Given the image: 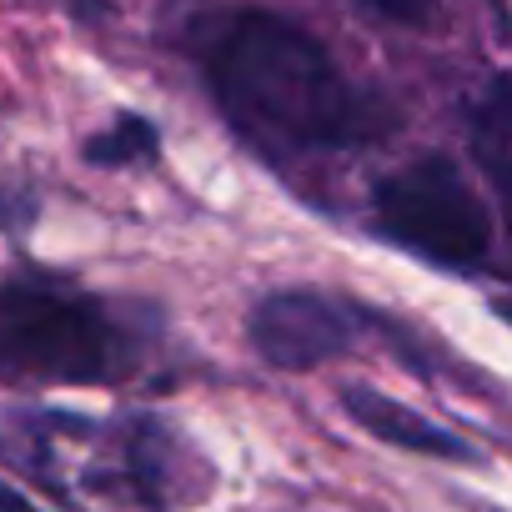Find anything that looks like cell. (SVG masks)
I'll return each mask as SVG.
<instances>
[{"mask_svg": "<svg viewBox=\"0 0 512 512\" xmlns=\"http://www.w3.org/2000/svg\"><path fill=\"white\" fill-rule=\"evenodd\" d=\"M372 226L382 241L422 256V262L472 272L492 251V221L467 171L452 156H412L387 171L372 191Z\"/></svg>", "mask_w": 512, "mask_h": 512, "instance_id": "3", "label": "cell"}, {"mask_svg": "<svg viewBox=\"0 0 512 512\" xmlns=\"http://www.w3.org/2000/svg\"><path fill=\"white\" fill-rule=\"evenodd\" d=\"M362 322L347 302L312 292V287H282L267 292L246 317V342L267 367L282 372H312L342 352H352Z\"/></svg>", "mask_w": 512, "mask_h": 512, "instance_id": "4", "label": "cell"}, {"mask_svg": "<svg viewBox=\"0 0 512 512\" xmlns=\"http://www.w3.org/2000/svg\"><path fill=\"white\" fill-rule=\"evenodd\" d=\"M0 512H46L41 502H31L21 487H11L6 477H0Z\"/></svg>", "mask_w": 512, "mask_h": 512, "instance_id": "9", "label": "cell"}, {"mask_svg": "<svg viewBox=\"0 0 512 512\" xmlns=\"http://www.w3.org/2000/svg\"><path fill=\"white\" fill-rule=\"evenodd\" d=\"M201 76L226 126L267 156L347 151L387 131V111L337 56L277 11H231L201 46Z\"/></svg>", "mask_w": 512, "mask_h": 512, "instance_id": "1", "label": "cell"}, {"mask_svg": "<svg viewBox=\"0 0 512 512\" xmlns=\"http://www.w3.org/2000/svg\"><path fill=\"white\" fill-rule=\"evenodd\" d=\"M342 412L377 442L387 447H402V452H417V457H437V462H477L472 442H462L452 427L432 422L427 412L407 407L402 397H387L367 382H352L342 387Z\"/></svg>", "mask_w": 512, "mask_h": 512, "instance_id": "5", "label": "cell"}, {"mask_svg": "<svg viewBox=\"0 0 512 512\" xmlns=\"http://www.w3.org/2000/svg\"><path fill=\"white\" fill-rule=\"evenodd\" d=\"M467 141L512 231V71L487 76L467 101Z\"/></svg>", "mask_w": 512, "mask_h": 512, "instance_id": "6", "label": "cell"}, {"mask_svg": "<svg viewBox=\"0 0 512 512\" xmlns=\"http://www.w3.org/2000/svg\"><path fill=\"white\" fill-rule=\"evenodd\" d=\"M156 151H161V131H156V121H146V116H136V111L116 116L111 126H101V131L86 141V161H91V166H111V171H121V166H146V161H156Z\"/></svg>", "mask_w": 512, "mask_h": 512, "instance_id": "7", "label": "cell"}, {"mask_svg": "<svg viewBox=\"0 0 512 512\" xmlns=\"http://www.w3.org/2000/svg\"><path fill=\"white\" fill-rule=\"evenodd\" d=\"M126 367V332L101 297L56 277L0 282V382L106 387Z\"/></svg>", "mask_w": 512, "mask_h": 512, "instance_id": "2", "label": "cell"}, {"mask_svg": "<svg viewBox=\"0 0 512 512\" xmlns=\"http://www.w3.org/2000/svg\"><path fill=\"white\" fill-rule=\"evenodd\" d=\"M357 6H367L372 16L397 21V26H427L437 16V0H357Z\"/></svg>", "mask_w": 512, "mask_h": 512, "instance_id": "8", "label": "cell"}]
</instances>
